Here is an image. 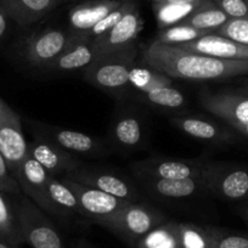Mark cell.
<instances>
[{
  "label": "cell",
  "mask_w": 248,
  "mask_h": 248,
  "mask_svg": "<svg viewBox=\"0 0 248 248\" xmlns=\"http://www.w3.org/2000/svg\"><path fill=\"white\" fill-rule=\"evenodd\" d=\"M145 65L169 78L220 80L248 73V60H223L154 40L142 54Z\"/></svg>",
  "instance_id": "1"
},
{
  "label": "cell",
  "mask_w": 248,
  "mask_h": 248,
  "mask_svg": "<svg viewBox=\"0 0 248 248\" xmlns=\"http://www.w3.org/2000/svg\"><path fill=\"white\" fill-rule=\"evenodd\" d=\"M137 46L130 45L108 54L97 55L84 70V80L109 94H122L129 84V73L135 66Z\"/></svg>",
  "instance_id": "2"
},
{
  "label": "cell",
  "mask_w": 248,
  "mask_h": 248,
  "mask_svg": "<svg viewBox=\"0 0 248 248\" xmlns=\"http://www.w3.org/2000/svg\"><path fill=\"white\" fill-rule=\"evenodd\" d=\"M199 181L202 191L224 201H248V169L245 167L208 161Z\"/></svg>",
  "instance_id": "3"
},
{
  "label": "cell",
  "mask_w": 248,
  "mask_h": 248,
  "mask_svg": "<svg viewBox=\"0 0 248 248\" xmlns=\"http://www.w3.org/2000/svg\"><path fill=\"white\" fill-rule=\"evenodd\" d=\"M166 220V216L159 209L149 204L130 202L106 221L102 228L111 231L132 247H135L140 238Z\"/></svg>",
  "instance_id": "4"
},
{
  "label": "cell",
  "mask_w": 248,
  "mask_h": 248,
  "mask_svg": "<svg viewBox=\"0 0 248 248\" xmlns=\"http://www.w3.org/2000/svg\"><path fill=\"white\" fill-rule=\"evenodd\" d=\"M17 216L23 242L32 248H66L55 224L26 195L18 200Z\"/></svg>",
  "instance_id": "5"
},
{
  "label": "cell",
  "mask_w": 248,
  "mask_h": 248,
  "mask_svg": "<svg viewBox=\"0 0 248 248\" xmlns=\"http://www.w3.org/2000/svg\"><path fill=\"white\" fill-rule=\"evenodd\" d=\"M208 156L196 158H168V157H150L130 164L132 173L139 179H199L208 163Z\"/></svg>",
  "instance_id": "6"
},
{
  "label": "cell",
  "mask_w": 248,
  "mask_h": 248,
  "mask_svg": "<svg viewBox=\"0 0 248 248\" xmlns=\"http://www.w3.org/2000/svg\"><path fill=\"white\" fill-rule=\"evenodd\" d=\"M72 40V33L50 27L34 32L20 46L22 59L35 68H47Z\"/></svg>",
  "instance_id": "7"
},
{
  "label": "cell",
  "mask_w": 248,
  "mask_h": 248,
  "mask_svg": "<svg viewBox=\"0 0 248 248\" xmlns=\"http://www.w3.org/2000/svg\"><path fill=\"white\" fill-rule=\"evenodd\" d=\"M60 179L72 190V192L77 197L80 216L92 219L94 223L101 226L112 217L116 216L124 206L130 203L129 201L118 199L100 190L88 187L68 178Z\"/></svg>",
  "instance_id": "8"
},
{
  "label": "cell",
  "mask_w": 248,
  "mask_h": 248,
  "mask_svg": "<svg viewBox=\"0 0 248 248\" xmlns=\"http://www.w3.org/2000/svg\"><path fill=\"white\" fill-rule=\"evenodd\" d=\"M38 127L39 130L35 135L49 140L56 146L61 147L75 156L80 155L92 158H100V157L108 156L111 152V147L107 142L100 138L92 137L87 133L63 129L47 124H39Z\"/></svg>",
  "instance_id": "9"
},
{
  "label": "cell",
  "mask_w": 248,
  "mask_h": 248,
  "mask_svg": "<svg viewBox=\"0 0 248 248\" xmlns=\"http://www.w3.org/2000/svg\"><path fill=\"white\" fill-rule=\"evenodd\" d=\"M27 142L20 116L0 96V152L13 175L27 156Z\"/></svg>",
  "instance_id": "10"
},
{
  "label": "cell",
  "mask_w": 248,
  "mask_h": 248,
  "mask_svg": "<svg viewBox=\"0 0 248 248\" xmlns=\"http://www.w3.org/2000/svg\"><path fill=\"white\" fill-rule=\"evenodd\" d=\"M62 178H68L88 187L100 190L129 202H135L140 196L139 190L135 187L134 184H132V181L106 169L87 168L82 166Z\"/></svg>",
  "instance_id": "11"
},
{
  "label": "cell",
  "mask_w": 248,
  "mask_h": 248,
  "mask_svg": "<svg viewBox=\"0 0 248 248\" xmlns=\"http://www.w3.org/2000/svg\"><path fill=\"white\" fill-rule=\"evenodd\" d=\"M15 179L21 187V191L32 200L39 208L52 216L60 217L59 212L49 197L50 174L31 156H26L15 173Z\"/></svg>",
  "instance_id": "12"
},
{
  "label": "cell",
  "mask_w": 248,
  "mask_h": 248,
  "mask_svg": "<svg viewBox=\"0 0 248 248\" xmlns=\"http://www.w3.org/2000/svg\"><path fill=\"white\" fill-rule=\"evenodd\" d=\"M27 155L34 158L50 175L55 178L66 176L83 166L75 155L38 135H35L33 141L27 142Z\"/></svg>",
  "instance_id": "13"
},
{
  "label": "cell",
  "mask_w": 248,
  "mask_h": 248,
  "mask_svg": "<svg viewBox=\"0 0 248 248\" xmlns=\"http://www.w3.org/2000/svg\"><path fill=\"white\" fill-rule=\"evenodd\" d=\"M146 124L135 111H122L113 117L109 127V144L121 151H134L144 146Z\"/></svg>",
  "instance_id": "14"
},
{
  "label": "cell",
  "mask_w": 248,
  "mask_h": 248,
  "mask_svg": "<svg viewBox=\"0 0 248 248\" xmlns=\"http://www.w3.org/2000/svg\"><path fill=\"white\" fill-rule=\"evenodd\" d=\"M142 28H144V21L140 15L138 5L134 3V5L108 33L99 39L93 40L96 54H108L134 45Z\"/></svg>",
  "instance_id": "15"
},
{
  "label": "cell",
  "mask_w": 248,
  "mask_h": 248,
  "mask_svg": "<svg viewBox=\"0 0 248 248\" xmlns=\"http://www.w3.org/2000/svg\"><path fill=\"white\" fill-rule=\"evenodd\" d=\"M200 104L206 111L228 124L248 123V95L243 93H202Z\"/></svg>",
  "instance_id": "16"
},
{
  "label": "cell",
  "mask_w": 248,
  "mask_h": 248,
  "mask_svg": "<svg viewBox=\"0 0 248 248\" xmlns=\"http://www.w3.org/2000/svg\"><path fill=\"white\" fill-rule=\"evenodd\" d=\"M171 124L181 133L199 141L212 145H226L232 141V134L226 128L203 117L192 114H178L170 119Z\"/></svg>",
  "instance_id": "17"
},
{
  "label": "cell",
  "mask_w": 248,
  "mask_h": 248,
  "mask_svg": "<svg viewBox=\"0 0 248 248\" xmlns=\"http://www.w3.org/2000/svg\"><path fill=\"white\" fill-rule=\"evenodd\" d=\"M96 56V50L92 39L72 34L70 44L50 63L46 70L59 73L85 70Z\"/></svg>",
  "instance_id": "18"
},
{
  "label": "cell",
  "mask_w": 248,
  "mask_h": 248,
  "mask_svg": "<svg viewBox=\"0 0 248 248\" xmlns=\"http://www.w3.org/2000/svg\"><path fill=\"white\" fill-rule=\"evenodd\" d=\"M197 54L223 60H248V46L217 33H209L194 42L179 45Z\"/></svg>",
  "instance_id": "19"
},
{
  "label": "cell",
  "mask_w": 248,
  "mask_h": 248,
  "mask_svg": "<svg viewBox=\"0 0 248 248\" xmlns=\"http://www.w3.org/2000/svg\"><path fill=\"white\" fill-rule=\"evenodd\" d=\"M123 1L124 0H88L73 6L68 14L70 32L73 34L88 32L111 11L121 6Z\"/></svg>",
  "instance_id": "20"
},
{
  "label": "cell",
  "mask_w": 248,
  "mask_h": 248,
  "mask_svg": "<svg viewBox=\"0 0 248 248\" xmlns=\"http://www.w3.org/2000/svg\"><path fill=\"white\" fill-rule=\"evenodd\" d=\"M62 0H0L9 18L21 27H28L51 13Z\"/></svg>",
  "instance_id": "21"
},
{
  "label": "cell",
  "mask_w": 248,
  "mask_h": 248,
  "mask_svg": "<svg viewBox=\"0 0 248 248\" xmlns=\"http://www.w3.org/2000/svg\"><path fill=\"white\" fill-rule=\"evenodd\" d=\"M140 185L145 192L157 199L183 200L194 196L197 191H202L199 179H183V180H168V179H139Z\"/></svg>",
  "instance_id": "22"
},
{
  "label": "cell",
  "mask_w": 248,
  "mask_h": 248,
  "mask_svg": "<svg viewBox=\"0 0 248 248\" xmlns=\"http://www.w3.org/2000/svg\"><path fill=\"white\" fill-rule=\"evenodd\" d=\"M10 196L11 194L0 191V241L11 248H20L25 242L18 224L17 203Z\"/></svg>",
  "instance_id": "23"
},
{
  "label": "cell",
  "mask_w": 248,
  "mask_h": 248,
  "mask_svg": "<svg viewBox=\"0 0 248 248\" xmlns=\"http://www.w3.org/2000/svg\"><path fill=\"white\" fill-rule=\"evenodd\" d=\"M181 248H214L219 228L200 226L191 223H178Z\"/></svg>",
  "instance_id": "24"
},
{
  "label": "cell",
  "mask_w": 248,
  "mask_h": 248,
  "mask_svg": "<svg viewBox=\"0 0 248 248\" xmlns=\"http://www.w3.org/2000/svg\"><path fill=\"white\" fill-rule=\"evenodd\" d=\"M229 20L230 17L213 3V0H204L203 4L186 18L184 23H187L197 30L213 33L223 27Z\"/></svg>",
  "instance_id": "25"
},
{
  "label": "cell",
  "mask_w": 248,
  "mask_h": 248,
  "mask_svg": "<svg viewBox=\"0 0 248 248\" xmlns=\"http://www.w3.org/2000/svg\"><path fill=\"white\" fill-rule=\"evenodd\" d=\"M134 248H181L178 221L166 220L139 240Z\"/></svg>",
  "instance_id": "26"
},
{
  "label": "cell",
  "mask_w": 248,
  "mask_h": 248,
  "mask_svg": "<svg viewBox=\"0 0 248 248\" xmlns=\"http://www.w3.org/2000/svg\"><path fill=\"white\" fill-rule=\"evenodd\" d=\"M203 1L204 0L194 1V3L154 4L155 16H156L159 30L184 22L203 4Z\"/></svg>",
  "instance_id": "27"
},
{
  "label": "cell",
  "mask_w": 248,
  "mask_h": 248,
  "mask_svg": "<svg viewBox=\"0 0 248 248\" xmlns=\"http://www.w3.org/2000/svg\"><path fill=\"white\" fill-rule=\"evenodd\" d=\"M47 191H49L50 200L59 212L60 217L79 214V204H78L77 197L61 179L50 176Z\"/></svg>",
  "instance_id": "28"
},
{
  "label": "cell",
  "mask_w": 248,
  "mask_h": 248,
  "mask_svg": "<svg viewBox=\"0 0 248 248\" xmlns=\"http://www.w3.org/2000/svg\"><path fill=\"white\" fill-rule=\"evenodd\" d=\"M129 84L130 87L134 88L140 94H145L156 88L166 87V85H171V78L154 68L141 67V66H134L129 73Z\"/></svg>",
  "instance_id": "29"
},
{
  "label": "cell",
  "mask_w": 248,
  "mask_h": 248,
  "mask_svg": "<svg viewBox=\"0 0 248 248\" xmlns=\"http://www.w3.org/2000/svg\"><path fill=\"white\" fill-rule=\"evenodd\" d=\"M208 31L197 30L187 23H178V25L170 26V27L162 28L159 33L157 34V38L155 40L162 43V44L168 45H183L186 43L194 42L199 38L204 37L209 34Z\"/></svg>",
  "instance_id": "30"
},
{
  "label": "cell",
  "mask_w": 248,
  "mask_h": 248,
  "mask_svg": "<svg viewBox=\"0 0 248 248\" xmlns=\"http://www.w3.org/2000/svg\"><path fill=\"white\" fill-rule=\"evenodd\" d=\"M142 99L152 106L164 109H178L186 105V97L180 90L171 85L156 88L149 93L141 94Z\"/></svg>",
  "instance_id": "31"
},
{
  "label": "cell",
  "mask_w": 248,
  "mask_h": 248,
  "mask_svg": "<svg viewBox=\"0 0 248 248\" xmlns=\"http://www.w3.org/2000/svg\"><path fill=\"white\" fill-rule=\"evenodd\" d=\"M134 3H135L134 0H124L123 4H122L121 6H118V8L114 9L113 11H111L106 17H104L100 22H97L92 30L83 33V34H76V35L82 38H87V39H92V40H96L99 39V38L104 37L106 33H108L109 31H111L112 28H113L119 21H121V18L128 13V10L134 5Z\"/></svg>",
  "instance_id": "32"
},
{
  "label": "cell",
  "mask_w": 248,
  "mask_h": 248,
  "mask_svg": "<svg viewBox=\"0 0 248 248\" xmlns=\"http://www.w3.org/2000/svg\"><path fill=\"white\" fill-rule=\"evenodd\" d=\"M214 33L248 46V17L230 18L223 27Z\"/></svg>",
  "instance_id": "33"
},
{
  "label": "cell",
  "mask_w": 248,
  "mask_h": 248,
  "mask_svg": "<svg viewBox=\"0 0 248 248\" xmlns=\"http://www.w3.org/2000/svg\"><path fill=\"white\" fill-rule=\"evenodd\" d=\"M214 248H248V233L219 228Z\"/></svg>",
  "instance_id": "34"
},
{
  "label": "cell",
  "mask_w": 248,
  "mask_h": 248,
  "mask_svg": "<svg viewBox=\"0 0 248 248\" xmlns=\"http://www.w3.org/2000/svg\"><path fill=\"white\" fill-rule=\"evenodd\" d=\"M230 18L248 17V0H213Z\"/></svg>",
  "instance_id": "35"
},
{
  "label": "cell",
  "mask_w": 248,
  "mask_h": 248,
  "mask_svg": "<svg viewBox=\"0 0 248 248\" xmlns=\"http://www.w3.org/2000/svg\"><path fill=\"white\" fill-rule=\"evenodd\" d=\"M0 191H5L11 195H20L22 192L17 180L9 170L8 164L1 152H0Z\"/></svg>",
  "instance_id": "36"
},
{
  "label": "cell",
  "mask_w": 248,
  "mask_h": 248,
  "mask_svg": "<svg viewBox=\"0 0 248 248\" xmlns=\"http://www.w3.org/2000/svg\"><path fill=\"white\" fill-rule=\"evenodd\" d=\"M8 18L9 16L6 15L5 10L0 5V40L4 37V34L6 32V28H8Z\"/></svg>",
  "instance_id": "37"
},
{
  "label": "cell",
  "mask_w": 248,
  "mask_h": 248,
  "mask_svg": "<svg viewBox=\"0 0 248 248\" xmlns=\"http://www.w3.org/2000/svg\"><path fill=\"white\" fill-rule=\"evenodd\" d=\"M229 125L240 132L242 135H245L246 138H248V123H230Z\"/></svg>",
  "instance_id": "38"
},
{
  "label": "cell",
  "mask_w": 248,
  "mask_h": 248,
  "mask_svg": "<svg viewBox=\"0 0 248 248\" xmlns=\"http://www.w3.org/2000/svg\"><path fill=\"white\" fill-rule=\"evenodd\" d=\"M202 0H152L154 4H174V3H194Z\"/></svg>",
  "instance_id": "39"
},
{
  "label": "cell",
  "mask_w": 248,
  "mask_h": 248,
  "mask_svg": "<svg viewBox=\"0 0 248 248\" xmlns=\"http://www.w3.org/2000/svg\"><path fill=\"white\" fill-rule=\"evenodd\" d=\"M238 214H240L241 218H242L243 220L248 224V201L243 202L242 206L238 208Z\"/></svg>",
  "instance_id": "40"
},
{
  "label": "cell",
  "mask_w": 248,
  "mask_h": 248,
  "mask_svg": "<svg viewBox=\"0 0 248 248\" xmlns=\"http://www.w3.org/2000/svg\"><path fill=\"white\" fill-rule=\"evenodd\" d=\"M0 248H11L8 243L3 242V241H0Z\"/></svg>",
  "instance_id": "41"
},
{
  "label": "cell",
  "mask_w": 248,
  "mask_h": 248,
  "mask_svg": "<svg viewBox=\"0 0 248 248\" xmlns=\"http://www.w3.org/2000/svg\"><path fill=\"white\" fill-rule=\"evenodd\" d=\"M241 93H243V94L248 95V87H246V88H245V89H243V90H242V92H241Z\"/></svg>",
  "instance_id": "42"
}]
</instances>
